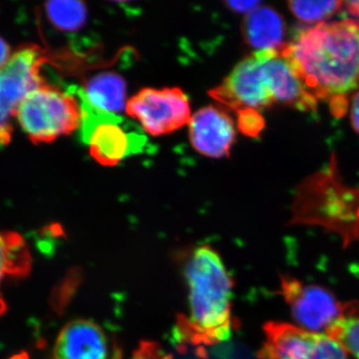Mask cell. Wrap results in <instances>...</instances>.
Listing matches in <instances>:
<instances>
[{"label":"cell","instance_id":"52a82bcc","mask_svg":"<svg viewBox=\"0 0 359 359\" xmlns=\"http://www.w3.org/2000/svg\"><path fill=\"white\" fill-rule=\"evenodd\" d=\"M280 294L299 325L316 334H327L342 318L359 316V304H344L325 287L289 276H280Z\"/></svg>","mask_w":359,"mask_h":359},{"label":"cell","instance_id":"2e32d148","mask_svg":"<svg viewBox=\"0 0 359 359\" xmlns=\"http://www.w3.org/2000/svg\"><path fill=\"white\" fill-rule=\"evenodd\" d=\"M44 11L49 22L62 32H78L88 18L87 7L81 1L47 2Z\"/></svg>","mask_w":359,"mask_h":359},{"label":"cell","instance_id":"9a60e30c","mask_svg":"<svg viewBox=\"0 0 359 359\" xmlns=\"http://www.w3.org/2000/svg\"><path fill=\"white\" fill-rule=\"evenodd\" d=\"M125 80L114 72H101L85 84L83 95L94 108L117 115L126 109Z\"/></svg>","mask_w":359,"mask_h":359},{"label":"cell","instance_id":"ffe728a7","mask_svg":"<svg viewBox=\"0 0 359 359\" xmlns=\"http://www.w3.org/2000/svg\"><path fill=\"white\" fill-rule=\"evenodd\" d=\"M131 359H172L158 344H143Z\"/></svg>","mask_w":359,"mask_h":359},{"label":"cell","instance_id":"5b68a950","mask_svg":"<svg viewBox=\"0 0 359 359\" xmlns=\"http://www.w3.org/2000/svg\"><path fill=\"white\" fill-rule=\"evenodd\" d=\"M15 119L33 144H49L80 128L81 105L72 94L45 83L25 97Z\"/></svg>","mask_w":359,"mask_h":359},{"label":"cell","instance_id":"cb8c5ba5","mask_svg":"<svg viewBox=\"0 0 359 359\" xmlns=\"http://www.w3.org/2000/svg\"><path fill=\"white\" fill-rule=\"evenodd\" d=\"M344 4L351 15L359 18V1H344Z\"/></svg>","mask_w":359,"mask_h":359},{"label":"cell","instance_id":"8992f818","mask_svg":"<svg viewBox=\"0 0 359 359\" xmlns=\"http://www.w3.org/2000/svg\"><path fill=\"white\" fill-rule=\"evenodd\" d=\"M47 61L46 54L39 46L27 44L14 52L0 68V145L11 143L13 120L25 97L46 83L41 68Z\"/></svg>","mask_w":359,"mask_h":359},{"label":"cell","instance_id":"7a4b0ae2","mask_svg":"<svg viewBox=\"0 0 359 359\" xmlns=\"http://www.w3.org/2000/svg\"><path fill=\"white\" fill-rule=\"evenodd\" d=\"M209 94L235 112L259 110L273 103L302 112H316L318 103L304 88L280 50L254 52L243 59L223 83Z\"/></svg>","mask_w":359,"mask_h":359},{"label":"cell","instance_id":"603a6c76","mask_svg":"<svg viewBox=\"0 0 359 359\" xmlns=\"http://www.w3.org/2000/svg\"><path fill=\"white\" fill-rule=\"evenodd\" d=\"M11 55L13 53H11V47L0 37V68L6 65Z\"/></svg>","mask_w":359,"mask_h":359},{"label":"cell","instance_id":"5bb4252c","mask_svg":"<svg viewBox=\"0 0 359 359\" xmlns=\"http://www.w3.org/2000/svg\"><path fill=\"white\" fill-rule=\"evenodd\" d=\"M32 255L22 236L16 231H0V316L7 311L2 283L8 278H25L32 271Z\"/></svg>","mask_w":359,"mask_h":359},{"label":"cell","instance_id":"ba28073f","mask_svg":"<svg viewBox=\"0 0 359 359\" xmlns=\"http://www.w3.org/2000/svg\"><path fill=\"white\" fill-rule=\"evenodd\" d=\"M126 112L153 136L173 133L191 121L188 98L180 88H144L127 101Z\"/></svg>","mask_w":359,"mask_h":359},{"label":"cell","instance_id":"d6986e66","mask_svg":"<svg viewBox=\"0 0 359 359\" xmlns=\"http://www.w3.org/2000/svg\"><path fill=\"white\" fill-rule=\"evenodd\" d=\"M238 128L245 136L257 137L264 128V116L257 110L242 109L238 110Z\"/></svg>","mask_w":359,"mask_h":359},{"label":"cell","instance_id":"277c9868","mask_svg":"<svg viewBox=\"0 0 359 359\" xmlns=\"http://www.w3.org/2000/svg\"><path fill=\"white\" fill-rule=\"evenodd\" d=\"M292 223L320 224L340 233L344 241L359 236V188L342 181L337 156L327 167L297 187Z\"/></svg>","mask_w":359,"mask_h":359},{"label":"cell","instance_id":"ac0fdd59","mask_svg":"<svg viewBox=\"0 0 359 359\" xmlns=\"http://www.w3.org/2000/svg\"><path fill=\"white\" fill-rule=\"evenodd\" d=\"M359 359V316L342 318L325 334Z\"/></svg>","mask_w":359,"mask_h":359},{"label":"cell","instance_id":"8fae6325","mask_svg":"<svg viewBox=\"0 0 359 359\" xmlns=\"http://www.w3.org/2000/svg\"><path fill=\"white\" fill-rule=\"evenodd\" d=\"M191 144L200 154L210 158L230 155L236 138L235 124L226 112L208 106L196 112L189 123Z\"/></svg>","mask_w":359,"mask_h":359},{"label":"cell","instance_id":"44dd1931","mask_svg":"<svg viewBox=\"0 0 359 359\" xmlns=\"http://www.w3.org/2000/svg\"><path fill=\"white\" fill-rule=\"evenodd\" d=\"M261 1H226V6L233 11L238 13L249 14L252 11H256L261 6Z\"/></svg>","mask_w":359,"mask_h":359},{"label":"cell","instance_id":"4fadbf2b","mask_svg":"<svg viewBox=\"0 0 359 359\" xmlns=\"http://www.w3.org/2000/svg\"><path fill=\"white\" fill-rule=\"evenodd\" d=\"M245 42L257 51L280 50L285 44V25L275 9L259 6L247 14L242 26Z\"/></svg>","mask_w":359,"mask_h":359},{"label":"cell","instance_id":"6da1fadb","mask_svg":"<svg viewBox=\"0 0 359 359\" xmlns=\"http://www.w3.org/2000/svg\"><path fill=\"white\" fill-rule=\"evenodd\" d=\"M280 51L311 95L330 101L335 117L346 114L348 96L359 91V20L304 28Z\"/></svg>","mask_w":359,"mask_h":359},{"label":"cell","instance_id":"e0dca14e","mask_svg":"<svg viewBox=\"0 0 359 359\" xmlns=\"http://www.w3.org/2000/svg\"><path fill=\"white\" fill-rule=\"evenodd\" d=\"M287 6L297 20L316 25L339 13L344 4L342 1H289Z\"/></svg>","mask_w":359,"mask_h":359},{"label":"cell","instance_id":"7402d4cb","mask_svg":"<svg viewBox=\"0 0 359 359\" xmlns=\"http://www.w3.org/2000/svg\"><path fill=\"white\" fill-rule=\"evenodd\" d=\"M351 121L353 128L359 134V91L351 99Z\"/></svg>","mask_w":359,"mask_h":359},{"label":"cell","instance_id":"3957f363","mask_svg":"<svg viewBox=\"0 0 359 359\" xmlns=\"http://www.w3.org/2000/svg\"><path fill=\"white\" fill-rule=\"evenodd\" d=\"M188 313L181 334L194 344L226 341L231 334L233 280L216 250L199 247L185 264Z\"/></svg>","mask_w":359,"mask_h":359},{"label":"cell","instance_id":"9c48e42d","mask_svg":"<svg viewBox=\"0 0 359 359\" xmlns=\"http://www.w3.org/2000/svg\"><path fill=\"white\" fill-rule=\"evenodd\" d=\"M264 332L261 359H348L346 349L325 334L276 321L266 323Z\"/></svg>","mask_w":359,"mask_h":359},{"label":"cell","instance_id":"7c38bea8","mask_svg":"<svg viewBox=\"0 0 359 359\" xmlns=\"http://www.w3.org/2000/svg\"><path fill=\"white\" fill-rule=\"evenodd\" d=\"M53 359H117L102 327L76 320L63 327L56 339Z\"/></svg>","mask_w":359,"mask_h":359},{"label":"cell","instance_id":"30bf717a","mask_svg":"<svg viewBox=\"0 0 359 359\" xmlns=\"http://www.w3.org/2000/svg\"><path fill=\"white\" fill-rule=\"evenodd\" d=\"M112 113L103 112L90 137V155L102 166H116L120 161L142 152L146 138L137 127Z\"/></svg>","mask_w":359,"mask_h":359}]
</instances>
